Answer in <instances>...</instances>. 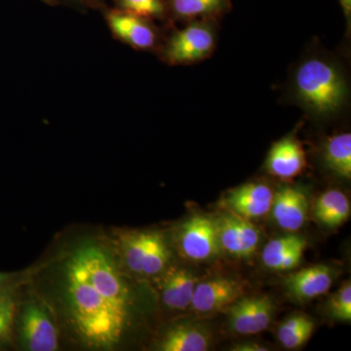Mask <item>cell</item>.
<instances>
[{"label": "cell", "instance_id": "cell-13", "mask_svg": "<svg viewBox=\"0 0 351 351\" xmlns=\"http://www.w3.org/2000/svg\"><path fill=\"white\" fill-rule=\"evenodd\" d=\"M271 210L277 225L288 232H297L306 223L308 200L301 189L285 186L274 195Z\"/></svg>", "mask_w": 351, "mask_h": 351}, {"label": "cell", "instance_id": "cell-24", "mask_svg": "<svg viewBox=\"0 0 351 351\" xmlns=\"http://www.w3.org/2000/svg\"><path fill=\"white\" fill-rule=\"evenodd\" d=\"M329 309L337 319L350 322L351 320V284H343L329 302Z\"/></svg>", "mask_w": 351, "mask_h": 351}, {"label": "cell", "instance_id": "cell-9", "mask_svg": "<svg viewBox=\"0 0 351 351\" xmlns=\"http://www.w3.org/2000/svg\"><path fill=\"white\" fill-rule=\"evenodd\" d=\"M243 292L241 284L234 279H211L197 283L191 306L198 313H215L237 302Z\"/></svg>", "mask_w": 351, "mask_h": 351}, {"label": "cell", "instance_id": "cell-27", "mask_svg": "<svg viewBox=\"0 0 351 351\" xmlns=\"http://www.w3.org/2000/svg\"><path fill=\"white\" fill-rule=\"evenodd\" d=\"M341 8H343V14L348 25L350 24L351 19V0H339Z\"/></svg>", "mask_w": 351, "mask_h": 351}, {"label": "cell", "instance_id": "cell-26", "mask_svg": "<svg viewBox=\"0 0 351 351\" xmlns=\"http://www.w3.org/2000/svg\"><path fill=\"white\" fill-rule=\"evenodd\" d=\"M232 350L237 351H265L267 348H265V346L257 345V343H243V345H239L235 346Z\"/></svg>", "mask_w": 351, "mask_h": 351}, {"label": "cell", "instance_id": "cell-14", "mask_svg": "<svg viewBox=\"0 0 351 351\" xmlns=\"http://www.w3.org/2000/svg\"><path fill=\"white\" fill-rule=\"evenodd\" d=\"M306 167V156L302 145L292 137L284 138L274 144L267 159L270 174L282 180L299 176Z\"/></svg>", "mask_w": 351, "mask_h": 351}, {"label": "cell", "instance_id": "cell-3", "mask_svg": "<svg viewBox=\"0 0 351 351\" xmlns=\"http://www.w3.org/2000/svg\"><path fill=\"white\" fill-rule=\"evenodd\" d=\"M75 255L86 269L93 287L117 313L126 317L128 291L108 254L96 245H86L76 250Z\"/></svg>", "mask_w": 351, "mask_h": 351}, {"label": "cell", "instance_id": "cell-4", "mask_svg": "<svg viewBox=\"0 0 351 351\" xmlns=\"http://www.w3.org/2000/svg\"><path fill=\"white\" fill-rule=\"evenodd\" d=\"M121 250L129 269L145 276L162 271L169 258V251L158 232L126 233L121 237Z\"/></svg>", "mask_w": 351, "mask_h": 351}, {"label": "cell", "instance_id": "cell-18", "mask_svg": "<svg viewBox=\"0 0 351 351\" xmlns=\"http://www.w3.org/2000/svg\"><path fill=\"white\" fill-rule=\"evenodd\" d=\"M211 338L204 328L193 324H182L171 328L161 341L162 351H206Z\"/></svg>", "mask_w": 351, "mask_h": 351}, {"label": "cell", "instance_id": "cell-19", "mask_svg": "<svg viewBox=\"0 0 351 351\" xmlns=\"http://www.w3.org/2000/svg\"><path fill=\"white\" fill-rule=\"evenodd\" d=\"M314 216L330 228L343 225L350 216V199L341 191L330 189L316 200Z\"/></svg>", "mask_w": 351, "mask_h": 351}, {"label": "cell", "instance_id": "cell-15", "mask_svg": "<svg viewBox=\"0 0 351 351\" xmlns=\"http://www.w3.org/2000/svg\"><path fill=\"white\" fill-rule=\"evenodd\" d=\"M107 20L113 34L133 47L147 49L156 43V34L144 18L125 11L113 10L107 14Z\"/></svg>", "mask_w": 351, "mask_h": 351}, {"label": "cell", "instance_id": "cell-20", "mask_svg": "<svg viewBox=\"0 0 351 351\" xmlns=\"http://www.w3.org/2000/svg\"><path fill=\"white\" fill-rule=\"evenodd\" d=\"M325 161L328 167L335 173L350 180L351 178V135L339 134L330 138L325 147Z\"/></svg>", "mask_w": 351, "mask_h": 351}, {"label": "cell", "instance_id": "cell-10", "mask_svg": "<svg viewBox=\"0 0 351 351\" xmlns=\"http://www.w3.org/2000/svg\"><path fill=\"white\" fill-rule=\"evenodd\" d=\"M21 332L24 345L31 351L58 350L57 330L43 307L29 304L21 319Z\"/></svg>", "mask_w": 351, "mask_h": 351}, {"label": "cell", "instance_id": "cell-23", "mask_svg": "<svg viewBox=\"0 0 351 351\" xmlns=\"http://www.w3.org/2000/svg\"><path fill=\"white\" fill-rule=\"evenodd\" d=\"M120 10L141 18L159 17L165 12L163 0H117Z\"/></svg>", "mask_w": 351, "mask_h": 351}, {"label": "cell", "instance_id": "cell-29", "mask_svg": "<svg viewBox=\"0 0 351 351\" xmlns=\"http://www.w3.org/2000/svg\"><path fill=\"white\" fill-rule=\"evenodd\" d=\"M75 1L83 2V1H87V0H75ZM88 1H89V0H88Z\"/></svg>", "mask_w": 351, "mask_h": 351}, {"label": "cell", "instance_id": "cell-25", "mask_svg": "<svg viewBox=\"0 0 351 351\" xmlns=\"http://www.w3.org/2000/svg\"><path fill=\"white\" fill-rule=\"evenodd\" d=\"M15 304L8 297L0 295V339L5 337L13 324Z\"/></svg>", "mask_w": 351, "mask_h": 351}, {"label": "cell", "instance_id": "cell-1", "mask_svg": "<svg viewBox=\"0 0 351 351\" xmlns=\"http://www.w3.org/2000/svg\"><path fill=\"white\" fill-rule=\"evenodd\" d=\"M66 292L76 329L85 341L98 348H112L119 343L126 317L93 287L75 255L66 265Z\"/></svg>", "mask_w": 351, "mask_h": 351}, {"label": "cell", "instance_id": "cell-7", "mask_svg": "<svg viewBox=\"0 0 351 351\" xmlns=\"http://www.w3.org/2000/svg\"><path fill=\"white\" fill-rule=\"evenodd\" d=\"M180 248L184 257L193 261H206L219 253L216 223L205 216L193 217L182 226Z\"/></svg>", "mask_w": 351, "mask_h": 351}, {"label": "cell", "instance_id": "cell-2", "mask_svg": "<svg viewBox=\"0 0 351 351\" xmlns=\"http://www.w3.org/2000/svg\"><path fill=\"white\" fill-rule=\"evenodd\" d=\"M295 84L302 103L317 114L335 112L345 101V80L338 69L322 60L302 64L295 73Z\"/></svg>", "mask_w": 351, "mask_h": 351}, {"label": "cell", "instance_id": "cell-5", "mask_svg": "<svg viewBox=\"0 0 351 351\" xmlns=\"http://www.w3.org/2000/svg\"><path fill=\"white\" fill-rule=\"evenodd\" d=\"M213 29L203 23H193L176 32L165 48V57L170 64H189L207 57L213 50Z\"/></svg>", "mask_w": 351, "mask_h": 351}, {"label": "cell", "instance_id": "cell-12", "mask_svg": "<svg viewBox=\"0 0 351 351\" xmlns=\"http://www.w3.org/2000/svg\"><path fill=\"white\" fill-rule=\"evenodd\" d=\"M334 278L331 267L318 265L290 274L284 285L292 299L299 302L311 301L326 294L334 282Z\"/></svg>", "mask_w": 351, "mask_h": 351}, {"label": "cell", "instance_id": "cell-17", "mask_svg": "<svg viewBox=\"0 0 351 351\" xmlns=\"http://www.w3.org/2000/svg\"><path fill=\"white\" fill-rule=\"evenodd\" d=\"M197 278L186 269H171L161 283V294L166 306L178 311L188 308L193 301Z\"/></svg>", "mask_w": 351, "mask_h": 351}, {"label": "cell", "instance_id": "cell-6", "mask_svg": "<svg viewBox=\"0 0 351 351\" xmlns=\"http://www.w3.org/2000/svg\"><path fill=\"white\" fill-rule=\"evenodd\" d=\"M216 223L219 247L237 258H249L257 250L260 232L250 219L232 213L223 214Z\"/></svg>", "mask_w": 351, "mask_h": 351}, {"label": "cell", "instance_id": "cell-11", "mask_svg": "<svg viewBox=\"0 0 351 351\" xmlns=\"http://www.w3.org/2000/svg\"><path fill=\"white\" fill-rule=\"evenodd\" d=\"M274 196L267 184H246L230 191L223 202L230 213L245 219H257L271 210Z\"/></svg>", "mask_w": 351, "mask_h": 351}, {"label": "cell", "instance_id": "cell-28", "mask_svg": "<svg viewBox=\"0 0 351 351\" xmlns=\"http://www.w3.org/2000/svg\"><path fill=\"white\" fill-rule=\"evenodd\" d=\"M8 276L4 274H0V293H1L2 288H3L4 284H5Z\"/></svg>", "mask_w": 351, "mask_h": 351}, {"label": "cell", "instance_id": "cell-16", "mask_svg": "<svg viewBox=\"0 0 351 351\" xmlns=\"http://www.w3.org/2000/svg\"><path fill=\"white\" fill-rule=\"evenodd\" d=\"M306 241L297 234L284 235L270 240L263 251L265 267L276 271L295 269L301 263Z\"/></svg>", "mask_w": 351, "mask_h": 351}, {"label": "cell", "instance_id": "cell-8", "mask_svg": "<svg viewBox=\"0 0 351 351\" xmlns=\"http://www.w3.org/2000/svg\"><path fill=\"white\" fill-rule=\"evenodd\" d=\"M274 304L267 295L237 300L226 309L230 326L240 335H255L265 331L274 318Z\"/></svg>", "mask_w": 351, "mask_h": 351}, {"label": "cell", "instance_id": "cell-21", "mask_svg": "<svg viewBox=\"0 0 351 351\" xmlns=\"http://www.w3.org/2000/svg\"><path fill=\"white\" fill-rule=\"evenodd\" d=\"M314 322L306 315H295L284 321L279 327L278 339L284 348L295 350L301 348L311 339L314 331Z\"/></svg>", "mask_w": 351, "mask_h": 351}, {"label": "cell", "instance_id": "cell-22", "mask_svg": "<svg viewBox=\"0 0 351 351\" xmlns=\"http://www.w3.org/2000/svg\"><path fill=\"white\" fill-rule=\"evenodd\" d=\"M228 0H169L172 12L178 17L195 18L223 11Z\"/></svg>", "mask_w": 351, "mask_h": 351}]
</instances>
